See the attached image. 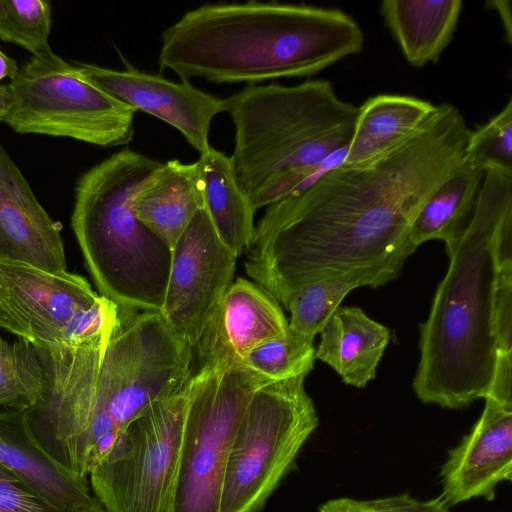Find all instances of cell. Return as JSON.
Returning a JSON list of instances; mask_svg holds the SVG:
<instances>
[{
  "instance_id": "23",
  "label": "cell",
  "mask_w": 512,
  "mask_h": 512,
  "mask_svg": "<svg viewBox=\"0 0 512 512\" xmlns=\"http://www.w3.org/2000/svg\"><path fill=\"white\" fill-rule=\"evenodd\" d=\"M399 274L389 269L374 268L328 278L306 285L287 300L290 330L314 340L346 295L357 287L376 288L394 280Z\"/></svg>"
},
{
  "instance_id": "17",
  "label": "cell",
  "mask_w": 512,
  "mask_h": 512,
  "mask_svg": "<svg viewBox=\"0 0 512 512\" xmlns=\"http://www.w3.org/2000/svg\"><path fill=\"white\" fill-rule=\"evenodd\" d=\"M315 348V359L328 364L342 381L364 388L376 377L390 330L359 307L340 306L330 317Z\"/></svg>"
},
{
  "instance_id": "28",
  "label": "cell",
  "mask_w": 512,
  "mask_h": 512,
  "mask_svg": "<svg viewBox=\"0 0 512 512\" xmlns=\"http://www.w3.org/2000/svg\"><path fill=\"white\" fill-rule=\"evenodd\" d=\"M319 512H451L441 496L418 500L409 494H399L374 500L337 498L325 502Z\"/></svg>"
},
{
  "instance_id": "29",
  "label": "cell",
  "mask_w": 512,
  "mask_h": 512,
  "mask_svg": "<svg viewBox=\"0 0 512 512\" xmlns=\"http://www.w3.org/2000/svg\"><path fill=\"white\" fill-rule=\"evenodd\" d=\"M0 512H66L30 490L12 471L0 465Z\"/></svg>"
},
{
  "instance_id": "4",
  "label": "cell",
  "mask_w": 512,
  "mask_h": 512,
  "mask_svg": "<svg viewBox=\"0 0 512 512\" xmlns=\"http://www.w3.org/2000/svg\"><path fill=\"white\" fill-rule=\"evenodd\" d=\"M224 109L235 128L234 174L255 212L342 164L358 115L324 79L249 85Z\"/></svg>"
},
{
  "instance_id": "14",
  "label": "cell",
  "mask_w": 512,
  "mask_h": 512,
  "mask_svg": "<svg viewBox=\"0 0 512 512\" xmlns=\"http://www.w3.org/2000/svg\"><path fill=\"white\" fill-rule=\"evenodd\" d=\"M0 259L48 271H66L58 225L35 197L0 142Z\"/></svg>"
},
{
  "instance_id": "26",
  "label": "cell",
  "mask_w": 512,
  "mask_h": 512,
  "mask_svg": "<svg viewBox=\"0 0 512 512\" xmlns=\"http://www.w3.org/2000/svg\"><path fill=\"white\" fill-rule=\"evenodd\" d=\"M51 3L45 0H0V39L32 55L50 48Z\"/></svg>"
},
{
  "instance_id": "12",
  "label": "cell",
  "mask_w": 512,
  "mask_h": 512,
  "mask_svg": "<svg viewBox=\"0 0 512 512\" xmlns=\"http://www.w3.org/2000/svg\"><path fill=\"white\" fill-rule=\"evenodd\" d=\"M91 83L133 108L178 130L200 154L209 149L213 118L225 112L224 99L196 88L189 81L173 82L134 68L114 70L76 63Z\"/></svg>"
},
{
  "instance_id": "10",
  "label": "cell",
  "mask_w": 512,
  "mask_h": 512,
  "mask_svg": "<svg viewBox=\"0 0 512 512\" xmlns=\"http://www.w3.org/2000/svg\"><path fill=\"white\" fill-rule=\"evenodd\" d=\"M119 307L82 276L0 259V328L34 346H79L112 327Z\"/></svg>"
},
{
  "instance_id": "16",
  "label": "cell",
  "mask_w": 512,
  "mask_h": 512,
  "mask_svg": "<svg viewBox=\"0 0 512 512\" xmlns=\"http://www.w3.org/2000/svg\"><path fill=\"white\" fill-rule=\"evenodd\" d=\"M0 465L38 496L66 512L85 511L100 503L88 479L69 473L35 445L24 410L0 412Z\"/></svg>"
},
{
  "instance_id": "22",
  "label": "cell",
  "mask_w": 512,
  "mask_h": 512,
  "mask_svg": "<svg viewBox=\"0 0 512 512\" xmlns=\"http://www.w3.org/2000/svg\"><path fill=\"white\" fill-rule=\"evenodd\" d=\"M485 171L464 156L458 168L433 192L415 217L407 238L411 255L429 240L458 237L471 220Z\"/></svg>"
},
{
  "instance_id": "24",
  "label": "cell",
  "mask_w": 512,
  "mask_h": 512,
  "mask_svg": "<svg viewBox=\"0 0 512 512\" xmlns=\"http://www.w3.org/2000/svg\"><path fill=\"white\" fill-rule=\"evenodd\" d=\"M42 385L36 347L23 338L9 342L0 335V406L27 410L39 400Z\"/></svg>"
},
{
  "instance_id": "27",
  "label": "cell",
  "mask_w": 512,
  "mask_h": 512,
  "mask_svg": "<svg viewBox=\"0 0 512 512\" xmlns=\"http://www.w3.org/2000/svg\"><path fill=\"white\" fill-rule=\"evenodd\" d=\"M465 158L474 166L512 173V99L486 123L470 130Z\"/></svg>"
},
{
  "instance_id": "7",
  "label": "cell",
  "mask_w": 512,
  "mask_h": 512,
  "mask_svg": "<svg viewBox=\"0 0 512 512\" xmlns=\"http://www.w3.org/2000/svg\"><path fill=\"white\" fill-rule=\"evenodd\" d=\"M305 378L270 382L253 394L229 453L220 512H258L315 431Z\"/></svg>"
},
{
  "instance_id": "5",
  "label": "cell",
  "mask_w": 512,
  "mask_h": 512,
  "mask_svg": "<svg viewBox=\"0 0 512 512\" xmlns=\"http://www.w3.org/2000/svg\"><path fill=\"white\" fill-rule=\"evenodd\" d=\"M162 164L124 148L83 173L75 187L71 226L85 265L100 295L120 308L163 306L172 250L133 208Z\"/></svg>"
},
{
  "instance_id": "20",
  "label": "cell",
  "mask_w": 512,
  "mask_h": 512,
  "mask_svg": "<svg viewBox=\"0 0 512 512\" xmlns=\"http://www.w3.org/2000/svg\"><path fill=\"white\" fill-rule=\"evenodd\" d=\"M461 0H384L379 13L406 61L414 67L437 63L451 43Z\"/></svg>"
},
{
  "instance_id": "9",
  "label": "cell",
  "mask_w": 512,
  "mask_h": 512,
  "mask_svg": "<svg viewBox=\"0 0 512 512\" xmlns=\"http://www.w3.org/2000/svg\"><path fill=\"white\" fill-rule=\"evenodd\" d=\"M186 407L187 387L150 405L118 435L88 477L105 512H172Z\"/></svg>"
},
{
  "instance_id": "2",
  "label": "cell",
  "mask_w": 512,
  "mask_h": 512,
  "mask_svg": "<svg viewBox=\"0 0 512 512\" xmlns=\"http://www.w3.org/2000/svg\"><path fill=\"white\" fill-rule=\"evenodd\" d=\"M445 247L449 266L420 324L413 388L424 403L460 409L485 398L495 373L496 285L512 260V173L485 171L471 220Z\"/></svg>"
},
{
  "instance_id": "30",
  "label": "cell",
  "mask_w": 512,
  "mask_h": 512,
  "mask_svg": "<svg viewBox=\"0 0 512 512\" xmlns=\"http://www.w3.org/2000/svg\"><path fill=\"white\" fill-rule=\"evenodd\" d=\"M488 9L498 12L505 31V41L511 45L512 43V18L511 5L507 0H493L485 3Z\"/></svg>"
},
{
  "instance_id": "33",
  "label": "cell",
  "mask_w": 512,
  "mask_h": 512,
  "mask_svg": "<svg viewBox=\"0 0 512 512\" xmlns=\"http://www.w3.org/2000/svg\"><path fill=\"white\" fill-rule=\"evenodd\" d=\"M81 512H105V510L103 509L102 505L99 503L98 505L94 506L93 508L85 510V511H81Z\"/></svg>"
},
{
  "instance_id": "1",
  "label": "cell",
  "mask_w": 512,
  "mask_h": 512,
  "mask_svg": "<svg viewBox=\"0 0 512 512\" xmlns=\"http://www.w3.org/2000/svg\"><path fill=\"white\" fill-rule=\"evenodd\" d=\"M470 129L452 104L379 159L338 165L267 206L246 251V273L279 304L300 288L382 268L400 273L410 227L458 168Z\"/></svg>"
},
{
  "instance_id": "21",
  "label": "cell",
  "mask_w": 512,
  "mask_h": 512,
  "mask_svg": "<svg viewBox=\"0 0 512 512\" xmlns=\"http://www.w3.org/2000/svg\"><path fill=\"white\" fill-rule=\"evenodd\" d=\"M196 162L204 186V208L220 240L239 257L255 236V211L237 182L229 156L210 146Z\"/></svg>"
},
{
  "instance_id": "11",
  "label": "cell",
  "mask_w": 512,
  "mask_h": 512,
  "mask_svg": "<svg viewBox=\"0 0 512 512\" xmlns=\"http://www.w3.org/2000/svg\"><path fill=\"white\" fill-rule=\"evenodd\" d=\"M237 258L220 240L204 207L172 249L160 313L192 351L233 283Z\"/></svg>"
},
{
  "instance_id": "19",
  "label": "cell",
  "mask_w": 512,
  "mask_h": 512,
  "mask_svg": "<svg viewBox=\"0 0 512 512\" xmlns=\"http://www.w3.org/2000/svg\"><path fill=\"white\" fill-rule=\"evenodd\" d=\"M429 101L397 94H378L358 107L345 166L370 163L406 142L433 113Z\"/></svg>"
},
{
  "instance_id": "32",
  "label": "cell",
  "mask_w": 512,
  "mask_h": 512,
  "mask_svg": "<svg viewBox=\"0 0 512 512\" xmlns=\"http://www.w3.org/2000/svg\"><path fill=\"white\" fill-rule=\"evenodd\" d=\"M13 103L12 91L9 84L0 85V119L10 110Z\"/></svg>"
},
{
  "instance_id": "8",
  "label": "cell",
  "mask_w": 512,
  "mask_h": 512,
  "mask_svg": "<svg viewBox=\"0 0 512 512\" xmlns=\"http://www.w3.org/2000/svg\"><path fill=\"white\" fill-rule=\"evenodd\" d=\"M9 86L13 103L0 120L18 133L68 137L102 147L133 139L136 111L51 49L32 55Z\"/></svg>"
},
{
  "instance_id": "15",
  "label": "cell",
  "mask_w": 512,
  "mask_h": 512,
  "mask_svg": "<svg viewBox=\"0 0 512 512\" xmlns=\"http://www.w3.org/2000/svg\"><path fill=\"white\" fill-rule=\"evenodd\" d=\"M288 320L280 304L257 284L232 283L196 346L200 363H239L258 345L285 334Z\"/></svg>"
},
{
  "instance_id": "25",
  "label": "cell",
  "mask_w": 512,
  "mask_h": 512,
  "mask_svg": "<svg viewBox=\"0 0 512 512\" xmlns=\"http://www.w3.org/2000/svg\"><path fill=\"white\" fill-rule=\"evenodd\" d=\"M312 339L289 329L246 353L240 363L271 382L307 376L314 367Z\"/></svg>"
},
{
  "instance_id": "6",
  "label": "cell",
  "mask_w": 512,
  "mask_h": 512,
  "mask_svg": "<svg viewBox=\"0 0 512 512\" xmlns=\"http://www.w3.org/2000/svg\"><path fill=\"white\" fill-rule=\"evenodd\" d=\"M270 382L240 362L200 363L187 386L172 512H220L237 428L253 394Z\"/></svg>"
},
{
  "instance_id": "13",
  "label": "cell",
  "mask_w": 512,
  "mask_h": 512,
  "mask_svg": "<svg viewBox=\"0 0 512 512\" xmlns=\"http://www.w3.org/2000/svg\"><path fill=\"white\" fill-rule=\"evenodd\" d=\"M484 399L481 416L441 467L440 496L449 507L475 498L491 501L496 487L512 479V402Z\"/></svg>"
},
{
  "instance_id": "31",
  "label": "cell",
  "mask_w": 512,
  "mask_h": 512,
  "mask_svg": "<svg viewBox=\"0 0 512 512\" xmlns=\"http://www.w3.org/2000/svg\"><path fill=\"white\" fill-rule=\"evenodd\" d=\"M18 69L17 63L0 50V80L6 77L13 79Z\"/></svg>"
},
{
  "instance_id": "18",
  "label": "cell",
  "mask_w": 512,
  "mask_h": 512,
  "mask_svg": "<svg viewBox=\"0 0 512 512\" xmlns=\"http://www.w3.org/2000/svg\"><path fill=\"white\" fill-rule=\"evenodd\" d=\"M203 188L197 162L169 160L136 196L134 213L172 250L194 215L204 207Z\"/></svg>"
},
{
  "instance_id": "3",
  "label": "cell",
  "mask_w": 512,
  "mask_h": 512,
  "mask_svg": "<svg viewBox=\"0 0 512 512\" xmlns=\"http://www.w3.org/2000/svg\"><path fill=\"white\" fill-rule=\"evenodd\" d=\"M363 45L360 25L340 9L251 0L187 11L163 31L158 62L181 81L249 86L313 76Z\"/></svg>"
}]
</instances>
